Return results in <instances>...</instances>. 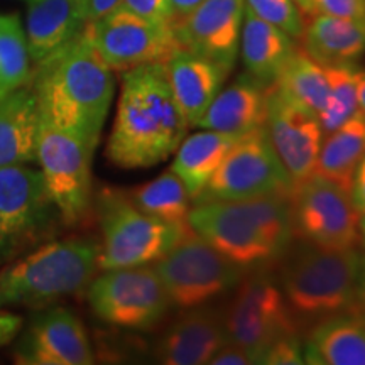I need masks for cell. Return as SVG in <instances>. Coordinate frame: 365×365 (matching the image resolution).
Listing matches in <instances>:
<instances>
[{"label":"cell","mask_w":365,"mask_h":365,"mask_svg":"<svg viewBox=\"0 0 365 365\" xmlns=\"http://www.w3.org/2000/svg\"><path fill=\"white\" fill-rule=\"evenodd\" d=\"M102 228L98 269L148 266L159 261L190 227H178L145 215L134 207L127 193L103 190L97 198Z\"/></svg>","instance_id":"8992f818"},{"label":"cell","mask_w":365,"mask_h":365,"mask_svg":"<svg viewBox=\"0 0 365 365\" xmlns=\"http://www.w3.org/2000/svg\"><path fill=\"white\" fill-rule=\"evenodd\" d=\"M27 49L34 65L58 51L81 33V21L73 0H27Z\"/></svg>","instance_id":"d4e9b609"},{"label":"cell","mask_w":365,"mask_h":365,"mask_svg":"<svg viewBox=\"0 0 365 365\" xmlns=\"http://www.w3.org/2000/svg\"><path fill=\"white\" fill-rule=\"evenodd\" d=\"M304 364L365 365V318L346 312L314 323L304 341Z\"/></svg>","instance_id":"7402d4cb"},{"label":"cell","mask_w":365,"mask_h":365,"mask_svg":"<svg viewBox=\"0 0 365 365\" xmlns=\"http://www.w3.org/2000/svg\"><path fill=\"white\" fill-rule=\"evenodd\" d=\"M237 137L239 135L205 129L181 140L171 171L185 182L191 200L202 193Z\"/></svg>","instance_id":"484cf974"},{"label":"cell","mask_w":365,"mask_h":365,"mask_svg":"<svg viewBox=\"0 0 365 365\" xmlns=\"http://www.w3.org/2000/svg\"><path fill=\"white\" fill-rule=\"evenodd\" d=\"M293 182L274 150L266 125L239 135L195 203L239 202L255 196L289 198Z\"/></svg>","instance_id":"ba28073f"},{"label":"cell","mask_w":365,"mask_h":365,"mask_svg":"<svg viewBox=\"0 0 365 365\" xmlns=\"http://www.w3.org/2000/svg\"><path fill=\"white\" fill-rule=\"evenodd\" d=\"M269 90L271 86H264L245 73L227 88L218 91L196 127L242 135L264 125Z\"/></svg>","instance_id":"ffe728a7"},{"label":"cell","mask_w":365,"mask_h":365,"mask_svg":"<svg viewBox=\"0 0 365 365\" xmlns=\"http://www.w3.org/2000/svg\"><path fill=\"white\" fill-rule=\"evenodd\" d=\"M53 208L43 173L24 164L0 168V252L43 232L51 222Z\"/></svg>","instance_id":"5bb4252c"},{"label":"cell","mask_w":365,"mask_h":365,"mask_svg":"<svg viewBox=\"0 0 365 365\" xmlns=\"http://www.w3.org/2000/svg\"><path fill=\"white\" fill-rule=\"evenodd\" d=\"M93 150L78 135L41 120L38 163L49 198L66 225H78L91 210Z\"/></svg>","instance_id":"30bf717a"},{"label":"cell","mask_w":365,"mask_h":365,"mask_svg":"<svg viewBox=\"0 0 365 365\" xmlns=\"http://www.w3.org/2000/svg\"><path fill=\"white\" fill-rule=\"evenodd\" d=\"M301 39L304 51L319 65L354 63L365 53V19L309 17Z\"/></svg>","instance_id":"cb8c5ba5"},{"label":"cell","mask_w":365,"mask_h":365,"mask_svg":"<svg viewBox=\"0 0 365 365\" xmlns=\"http://www.w3.org/2000/svg\"><path fill=\"white\" fill-rule=\"evenodd\" d=\"M208 364H212V365H252V364H257V360H255L254 354L250 352V350L245 349V346H242L239 344H235V341L228 340L227 344L223 345L212 359H210Z\"/></svg>","instance_id":"d590c367"},{"label":"cell","mask_w":365,"mask_h":365,"mask_svg":"<svg viewBox=\"0 0 365 365\" xmlns=\"http://www.w3.org/2000/svg\"><path fill=\"white\" fill-rule=\"evenodd\" d=\"M31 56L19 17L14 14L0 29V98L22 88L31 80Z\"/></svg>","instance_id":"4dcf8cb0"},{"label":"cell","mask_w":365,"mask_h":365,"mask_svg":"<svg viewBox=\"0 0 365 365\" xmlns=\"http://www.w3.org/2000/svg\"><path fill=\"white\" fill-rule=\"evenodd\" d=\"M26 365H90V340L78 318L65 308H51L33 318L16 349Z\"/></svg>","instance_id":"e0dca14e"},{"label":"cell","mask_w":365,"mask_h":365,"mask_svg":"<svg viewBox=\"0 0 365 365\" xmlns=\"http://www.w3.org/2000/svg\"><path fill=\"white\" fill-rule=\"evenodd\" d=\"M41 112L29 85L0 98V168L38 161Z\"/></svg>","instance_id":"44dd1931"},{"label":"cell","mask_w":365,"mask_h":365,"mask_svg":"<svg viewBox=\"0 0 365 365\" xmlns=\"http://www.w3.org/2000/svg\"><path fill=\"white\" fill-rule=\"evenodd\" d=\"M245 0H205L182 19L173 22L182 49L234 70L240 48Z\"/></svg>","instance_id":"2e32d148"},{"label":"cell","mask_w":365,"mask_h":365,"mask_svg":"<svg viewBox=\"0 0 365 365\" xmlns=\"http://www.w3.org/2000/svg\"><path fill=\"white\" fill-rule=\"evenodd\" d=\"M359 232H360V244H364V247H365V212L360 213Z\"/></svg>","instance_id":"b9f144b4"},{"label":"cell","mask_w":365,"mask_h":365,"mask_svg":"<svg viewBox=\"0 0 365 365\" xmlns=\"http://www.w3.org/2000/svg\"><path fill=\"white\" fill-rule=\"evenodd\" d=\"M205 0H170V7L173 12V22L182 19L188 14L195 11L196 7H200Z\"/></svg>","instance_id":"f35d334b"},{"label":"cell","mask_w":365,"mask_h":365,"mask_svg":"<svg viewBox=\"0 0 365 365\" xmlns=\"http://www.w3.org/2000/svg\"><path fill=\"white\" fill-rule=\"evenodd\" d=\"M357 100H359V110L365 113V70L357 73Z\"/></svg>","instance_id":"60d3db41"},{"label":"cell","mask_w":365,"mask_h":365,"mask_svg":"<svg viewBox=\"0 0 365 365\" xmlns=\"http://www.w3.org/2000/svg\"><path fill=\"white\" fill-rule=\"evenodd\" d=\"M259 364L266 365H299L304 364V344L301 341L299 333L284 335L274 340L264 350Z\"/></svg>","instance_id":"836d02e7"},{"label":"cell","mask_w":365,"mask_h":365,"mask_svg":"<svg viewBox=\"0 0 365 365\" xmlns=\"http://www.w3.org/2000/svg\"><path fill=\"white\" fill-rule=\"evenodd\" d=\"M301 14L304 19L314 16L365 19V0H304Z\"/></svg>","instance_id":"d6a6232c"},{"label":"cell","mask_w":365,"mask_h":365,"mask_svg":"<svg viewBox=\"0 0 365 365\" xmlns=\"http://www.w3.org/2000/svg\"><path fill=\"white\" fill-rule=\"evenodd\" d=\"M81 21L93 22L120 7V0H73Z\"/></svg>","instance_id":"8d00e7d4"},{"label":"cell","mask_w":365,"mask_h":365,"mask_svg":"<svg viewBox=\"0 0 365 365\" xmlns=\"http://www.w3.org/2000/svg\"><path fill=\"white\" fill-rule=\"evenodd\" d=\"M274 88L287 102L317 117L325 108L330 93L325 68L314 61L304 49L298 48L287 58L279 76L274 81Z\"/></svg>","instance_id":"83f0119b"},{"label":"cell","mask_w":365,"mask_h":365,"mask_svg":"<svg viewBox=\"0 0 365 365\" xmlns=\"http://www.w3.org/2000/svg\"><path fill=\"white\" fill-rule=\"evenodd\" d=\"M27 85L38 98L41 120L97 148L115 83L83 29L38 63Z\"/></svg>","instance_id":"6da1fadb"},{"label":"cell","mask_w":365,"mask_h":365,"mask_svg":"<svg viewBox=\"0 0 365 365\" xmlns=\"http://www.w3.org/2000/svg\"><path fill=\"white\" fill-rule=\"evenodd\" d=\"M154 269L166 287L171 304L180 309L205 307L225 296L235 289L247 272L218 252L191 227L182 232L170 252L156 261Z\"/></svg>","instance_id":"52a82bcc"},{"label":"cell","mask_w":365,"mask_h":365,"mask_svg":"<svg viewBox=\"0 0 365 365\" xmlns=\"http://www.w3.org/2000/svg\"><path fill=\"white\" fill-rule=\"evenodd\" d=\"M362 255L355 249H327L308 242L287 249L281 291L299 328L355 312Z\"/></svg>","instance_id":"277c9868"},{"label":"cell","mask_w":365,"mask_h":365,"mask_svg":"<svg viewBox=\"0 0 365 365\" xmlns=\"http://www.w3.org/2000/svg\"><path fill=\"white\" fill-rule=\"evenodd\" d=\"M355 312L360 313L365 318V255H362V262H360L357 284V308H355Z\"/></svg>","instance_id":"ab89813d"},{"label":"cell","mask_w":365,"mask_h":365,"mask_svg":"<svg viewBox=\"0 0 365 365\" xmlns=\"http://www.w3.org/2000/svg\"><path fill=\"white\" fill-rule=\"evenodd\" d=\"M164 66L178 107L188 125L196 127L225 83L230 70L188 49L176 51Z\"/></svg>","instance_id":"d6986e66"},{"label":"cell","mask_w":365,"mask_h":365,"mask_svg":"<svg viewBox=\"0 0 365 365\" xmlns=\"http://www.w3.org/2000/svg\"><path fill=\"white\" fill-rule=\"evenodd\" d=\"M349 193L359 213L365 212V156L360 159L357 168H355Z\"/></svg>","instance_id":"74e56055"},{"label":"cell","mask_w":365,"mask_h":365,"mask_svg":"<svg viewBox=\"0 0 365 365\" xmlns=\"http://www.w3.org/2000/svg\"><path fill=\"white\" fill-rule=\"evenodd\" d=\"M264 125L294 188L312 176L317 166L323 143V130L318 117L287 102L272 85L267 95Z\"/></svg>","instance_id":"9a60e30c"},{"label":"cell","mask_w":365,"mask_h":365,"mask_svg":"<svg viewBox=\"0 0 365 365\" xmlns=\"http://www.w3.org/2000/svg\"><path fill=\"white\" fill-rule=\"evenodd\" d=\"M100 245L86 239L49 242L0 272V308L39 307L88 287Z\"/></svg>","instance_id":"5b68a950"},{"label":"cell","mask_w":365,"mask_h":365,"mask_svg":"<svg viewBox=\"0 0 365 365\" xmlns=\"http://www.w3.org/2000/svg\"><path fill=\"white\" fill-rule=\"evenodd\" d=\"M327 73L328 102L319 113L318 120L322 125L323 135L336 130L344 125L355 112L359 110L357 100V73L359 68L354 63H341V65L323 66Z\"/></svg>","instance_id":"f546056e"},{"label":"cell","mask_w":365,"mask_h":365,"mask_svg":"<svg viewBox=\"0 0 365 365\" xmlns=\"http://www.w3.org/2000/svg\"><path fill=\"white\" fill-rule=\"evenodd\" d=\"M239 49L247 75L264 86H272L296 44L293 38L262 21L245 6Z\"/></svg>","instance_id":"603a6c76"},{"label":"cell","mask_w":365,"mask_h":365,"mask_svg":"<svg viewBox=\"0 0 365 365\" xmlns=\"http://www.w3.org/2000/svg\"><path fill=\"white\" fill-rule=\"evenodd\" d=\"M247 9L262 21L276 26L289 38L301 39L304 33V16L293 0H245Z\"/></svg>","instance_id":"1f68e13d"},{"label":"cell","mask_w":365,"mask_h":365,"mask_svg":"<svg viewBox=\"0 0 365 365\" xmlns=\"http://www.w3.org/2000/svg\"><path fill=\"white\" fill-rule=\"evenodd\" d=\"M188 223L244 271H259L281 261L294 237L289 198L281 195L195 203Z\"/></svg>","instance_id":"3957f363"},{"label":"cell","mask_w":365,"mask_h":365,"mask_svg":"<svg viewBox=\"0 0 365 365\" xmlns=\"http://www.w3.org/2000/svg\"><path fill=\"white\" fill-rule=\"evenodd\" d=\"M12 19V16H0V29L9 24V21Z\"/></svg>","instance_id":"7bdbcfd3"},{"label":"cell","mask_w":365,"mask_h":365,"mask_svg":"<svg viewBox=\"0 0 365 365\" xmlns=\"http://www.w3.org/2000/svg\"><path fill=\"white\" fill-rule=\"evenodd\" d=\"M135 208L171 225H188L191 196L185 182L171 170L164 171L156 180L134 188L127 193Z\"/></svg>","instance_id":"f1b7e54d"},{"label":"cell","mask_w":365,"mask_h":365,"mask_svg":"<svg viewBox=\"0 0 365 365\" xmlns=\"http://www.w3.org/2000/svg\"><path fill=\"white\" fill-rule=\"evenodd\" d=\"M293 2L296 4V6H298V9L301 11V7H303V2H304V0H293Z\"/></svg>","instance_id":"ee69618b"},{"label":"cell","mask_w":365,"mask_h":365,"mask_svg":"<svg viewBox=\"0 0 365 365\" xmlns=\"http://www.w3.org/2000/svg\"><path fill=\"white\" fill-rule=\"evenodd\" d=\"M227 341L220 309L191 308L164 331L156 345V359L166 365L208 364Z\"/></svg>","instance_id":"ac0fdd59"},{"label":"cell","mask_w":365,"mask_h":365,"mask_svg":"<svg viewBox=\"0 0 365 365\" xmlns=\"http://www.w3.org/2000/svg\"><path fill=\"white\" fill-rule=\"evenodd\" d=\"M188 127L173 97L164 63L130 68L122 71L105 156L122 170L156 166L176 153Z\"/></svg>","instance_id":"7a4b0ae2"},{"label":"cell","mask_w":365,"mask_h":365,"mask_svg":"<svg viewBox=\"0 0 365 365\" xmlns=\"http://www.w3.org/2000/svg\"><path fill=\"white\" fill-rule=\"evenodd\" d=\"M86 298L102 322L127 330H150L171 308L166 287L150 266L107 269L90 281Z\"/></svg>","instance_id":"9c48e42d"},{"label":"cell","mask_w":365,"mask_h":365,"mask_svg":"<svg viewBox=\"0 0 365 365\" xmlns=\"http://www.w3.org/2000/svg\"><path fill=\"white\" fill-rule=\"evenodd\" d=\"M120 9L153 22H173L170 0H120Z\"/></svg>","instance_id":"e575fe53"},{"label":"cell","mask_w":365,"mask_h":365,"mask_svg":"<svg viewBox=\"0 0 365 365\" xmlns=\"http://www.w3.org/2000/svg\"><path fill=\"white\" fill-rule=\"evenodd\" d=\"M83 33L110 70L166 63L180 51L173 22H153L115 9L102 19L86 22Z\"/></svg>","instance_id":"4fadbf2b"},{"label":"cell","mask_w":365,"mask_h":365,"mask_svg":"<svg viewBox=\"0 0 365 365\" xmlns=\"http://www.w3.org/2000/svg\"><path fill=\"white\" fill-rule=\"evenodd\" d=\"M222 313L228 340L250 350L257 364L274 340L299 333V325L287 307L281 286L264 269L242 277Z\"/></svg>","instance_id":"8fae6325"},{"label":"cell","mask_w":365,"mask_h":365,"mask_svg":"<svg viewBox=\"0 0 365 365\" xmlns=\"http://www.w3.org/2000/svg\"><path fill=\"white\" fill-rule=\"evenodd\" d=\"M365 156V113L357 110L322 143L314 173L350 190L355 168Z\"/></svg>","instance_id":"4316f807"},{"label":"cell","mask_w":365,"mask_h":365,"mask_svg":"<svg viewBox=\"0 0 365 365\" xmlns=\"http://www.w3.org/2000/svg\"><path fill=\"white\" fill-rule=\"evenodd\" d=\"M294 237L327 249H357L360 213L345 188L313 173L289 195Z\"/></svg>","instance_id":"7c38bea8"}]
</instances>
